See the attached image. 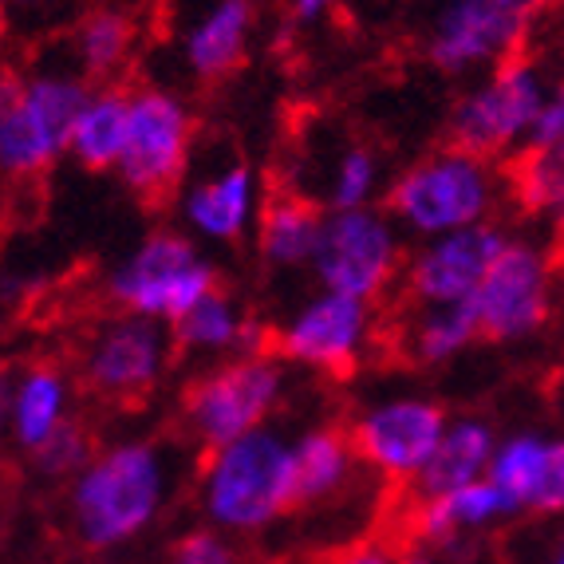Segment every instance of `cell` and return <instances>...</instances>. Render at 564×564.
I'll return each instance as SVG.
<instances>
[{
  "label": "cell",
  "instance_id": "obj_6",
  "mask_svg": "<svg viewBox=\"0 0 564 564\" xmlns=\"http://www.w3.org/2000/svg\"><path fill=\"white\" fill-rule=\"evenodd\" d=\"M545 99L549 95L533 64L521 56L506 59L489 72L486 84L458 99L451 115V147L486 162L509 151H525Z\"/></svg>",
  "mask_w": 564,
  "mask_h": 564
},
{
  "label": "cell",
  "instance_id": "obj_24",
  "mask_svg": "<svg viewBox=\"0 0 564 564\" xmlns=\"http://www.w3.org/2000/svg\"><path fill=\"white\" fill-rule=\"evenodd\" d=\"M127 122H131V95L119 87L91 91L79 107L67 154H76L87 170H119L122 147H127Z\"/></svg>",
  "mask_w": 564,
  "mask_h": 564
},
{
  "label": "cell",
  "instance_id": "obj_32",
  "mask_svg": "<svg viewBox=\"0 0 564 564\" xmlns=\"http://www.w3.org/2000/svg\"><path fill=\"white\" fill-rule=\"evenodd\" d=\"M166 564H241L226 536L217 533H194L178 541V549L170 553Z\"/></svg>",
  "mask_w": 564,
  "mask_h": 564
},
{
  "label": "cell",
  "instance_id": "obj_22",
  "mask_svg": "<svg viewBox=\"0 0 564 564\" xmlns=\"http://www.w3.org/2000/svg\"><path fill=\"white\" fill-rule=\"evenodd\" d=\"M261 339L264 332L217 289L174 324V344L202 356H261Z\"/></svg>",
  "mask_w": 564,
  "mask_h": 564
},
{
  "label": "cell",
  "instance_id": "obj_37",
  "mask_svg": "<svg viewBox=\"0 0 564 564\" xmlns=\"http://www.w3.org/2000/svg\"><path fill=\"white\" fill-rule=\"evenodd\" d=\"M4 4H12V9H29V4H40V0H4Z\"/></svg>",
  "mask_w": 564,
  "mask_h": 564
},
{
  "label": "cell",
  "instance_id": "obj_2",
  "mask_svg": "<svg viewBox=\"0 0 564 564\" xmlns=\"http://www.w3.org/2000/svg\"><path fill=\"white\" fill-rule=\"evenodd\" d=\"M202 506L206 518L226 533H257L273 525L296 506L292 443L261 426L241 434L237 443L209 451V462L202 466Z\"/></svg>",
  "mask_w": 564,
  "mask_h": 564
},
{
  "label": "cell",
  "instance_id": "obj_29",
  "mask_svg": "<svg viewBox=\"0 0 564 564\" xmlns=\"http://www.w3.org/2000/svg\"><path fill=\"white\" fill-rule=\"evenodd\" d=\"M513 189L529 214L549 217L564 234V166L536 151H521L518 166H513Z\"/></svg>",
  "mask_w": 564,
  "mask_h": 564
},
{
  "label": "cell",
  "instance_id": "obj_7",
  "mask_svg": "<svg viewBox=\"0 0 564 564\" xmlns=\"http://www.w3.org/2000/svg\"><path fill=\"white\" fill-rule=\"evenodd\" d=\"M284 395V376L273 359L237 356L214 367L186 395V426L202 446L237 443L241 434H253L269 423Z\"/></svg>",
  "mask_w": 564,
  "mask_h": 564
},
{
  "label": "cell",
  "instance_id": "obj_14",
  "mask_svg": "<svg viewBox=\"0 0 564 564\" xmlns=\"http://www.w3.org/2000/svg\"><path fill=\"white\" fill-rule=\"evenodd\" d=\"M506 241L509 237L489 221L443 237H426V245L411 257V269H406L411 296L423 308L474 301V292L486 281L489 264L498 261Z\"/></svg>",
  "mask_w": 564,
  "mask_h": 564
},
{
  "label": "cell",
  "instance_id": "obj_20",
  "mask_svg": "<svg viewBox=\"0 0 564 564\" xmlns=\"http://www.w3.org/2000/svg\"><path fill=\"white\" fill-rule=\"evenodd\" d=\"M494 451H498V434H494L489 423H481V419H454V423H446L438 451L431 454L426 470L414 478L419 498H438V494H451V489L486 478Z\"/></svg>",
  "mask_w": 564,
  "mask_h": 564
},
{
  "label": "cell",
  "instance_id": "obj_11",
  "mask_svg": "<svg viewBox=\"0 0 564 564\" xmlns=\"http://www.w3.org/2000/svg\"><path fill=\"white\" fill-rule=\"evenodd\" d=\"M446 411L431 399L395 395L364 406L351 426V446L359 458L391 481H414L446 434Z\"/></svg>",
  "mask_w": 564,
  "mask_h": 564
},
{
  "label": "cell",
  "instance_id": "obj_1",
  "mask_svg": "<svg viewBox=\"0 0 564 564\" xmlns=\"http://www.w3.org/2000/svg\"><path fill=\"white\" fill-rule=\"evenodd\" d=\"M174 489V458L159 443L99 451L67 489V518L91 553H107L154 525Z\"/></svg>",
  "mask_w": 564,
  "mask_h": 564
},
{
  "label": "cell",
  "instance_id": "obj_28",
  "mask_svg": "<svg viewBox=\"0 0 564 564\" xmlns=\"http://www.w3.org/2000/svg\"><path fill=\"white\" fill-rule=\"evenodd\" d=\"M383 166H379L376 151L367 147H344L332 154L328 178H324V198L332 209H364L367 202L376 198Z\"/></svg>",
  "mask_w": 564,
  "mask_h": 564
},
{
  "label": "cell",
  "instance_id": "obj_35",
  "mask_svg": "<svg viewBox=\"0 0 564 564\" xmlns=\"http://www.w3.org/2000/svg\"><path fill=\"white\" fill-rule=\"evenodd\" d=\"M9 399H12V379H9V371L0 367V434L9 431Z\"/></svg>",
  "mask_w": 564,
  "mask_h": 564
},
{
  "label": "cell",
  "instance_id": "obj_4",
  "mask_svg": "<svg viewBox=\"0 0 564 564\" xmlns=\"http://www.w3.org/2000/svg\"><path fill=\"white\" fill-rule=\"evenodd\" d=\"M494 202H498L494 166L458 147L414 162L387 194L391 217L419 237H443L454 229L481 226L494 214Z\"/></svg>",
  "mask_w": 564,
  "mask_h": 564
},
{
  "label": "cell",
  "instance_id": "obj_26",
  "mask_svg": "<svg viewBox=\"0 0 564 564\" xmlns=\"http://www.w3.org/2000/svg\"><path fill=\"white\" fill-rule=\"evenodd\" d=\"M134 47V20L122 9H95L72 32V59L79 76L107 79L122 72Z\"/></svg>",
  "mask_w": 564,
  "mask_h": 564
},
{
  "label": "cell",
  "instance_id": "obj_9",
  "mask_svg": "<svg viewBox=\"0 0 564 564\" xmlns=\"http://www.w3.org/2000/svg\"><path fill=\"white\" fill-rule=\"evenodd\" d=\"M549 0H446L426 36V56L443 72L506 64L525 44Z\"/></svg>",
  "mask_w": 564,
  "mask_h": 564
},
{
  "label": "cell",
  "instance_id": "obj_19",
  "mask_svg": "<svg viewBox=\"0 0 564 564\" xmlns=\"http://www.w3.org/2000/svg\"><path fill=\"white\" fill-rule=\"evenodd\" d=\"M72 423V387L56 367L36 364L12 379L9 434L24 454H36L56 431Z\"/></svg>",
  "mask_w": 564,
  "mask_h": 564
},
{
  "label": "cell",
  "instance_id": "obj_33",
  "mask_svg": "<svg viewBox=\"0 0 564 564\" xmlns=\"http://www.w3.org/2000/svg\"><path fill=\"white\" fill-rule=\"evenodd\" d=\"M332 564H399V556L383 545H359V549H348V553H339Z\"/></svg>",
  "mask_w": 564,
  "mask_h": 564
},
{
  "label": "cell",
  "instance_id": "obj_25",
  "mask_svg": "<svg viewBox=\"0 0 564 564\" xmlns=\"http://www.w3.org/2000/svg\"><path fill=\"white\" fill-rule=\"evenodd\" d=\"M324 214L296 194H281L261 209V253L276 269H301L312 264L316 241H321Z\"/></svg>",
  "mask_w": 564,
  "mask_h": 564
},
{
  "label": "cell",
  "instance_id": "obj_34",
  "mask_svg": "<svg viewBox=\"0 0 564 564\" xmlns=\"http://www.w3.org/2000/svg\"><path fill=\"white\" fill-rule=\"evenodd\" d=\"M336 4L339 0H292V17L304 20V24H316V20L328 17Z\"/></svg>",
  "mask_w": 564,
  "mask_h": 564
},
{
  "label": "cell",
  "instance_id": "obj_21",
  "mask_svg": "<svg viewBox=\"0 0 564 564\" xmlns=\"http://www.w3.org/2000/svg\"><path fill=\"white\" fill-rule=\"evenodd\" d=\"M518 509L501 494L494 478H478L470 486H458L438 498H419V513L414 525L426 541H454L462 533H478V529L498 525V521L513 518Z\"/></svg>",
  "mask_w": 564,
  "mask_h": 564
},
{
  "label": "cell",
  "instance_id": "obj_12",
  "mask_svg": "<svg viewBox=\"0 0 564 564\" xmlns=\"http://www.w3.org/2000/svg\"><path fill=\"white\" fill-rule=\"evenodd\" d=\"M549 308H553V276H549V257L529 241L509 237L498 261L489 264L486 281L474 292V312H478L481 336L513 344L545 328Z\"/></svg>",
  "mask_w": 564,
  "mask_h": 564
},
{
  "label": "cell",
  "instance_id": "obj_31",
  "mask_svg": "<svg viewBox=\"0 0 564 564\" xmlns=\"http://www.w3.org/2000/svg\"><path fill=\"white\" fill-rule=\"evenodd\" d=\"M525 151L545 154L556 166H564V79L549 91L545 107L536 115L533 134H529V142H525Z\"/></svg>",
  "mask_w": 564,
  "mask_h": 564
},
{
  "label": "cell",
  "instance_id": "obj_8",
  "mask_svg": "<svg viewBox=\"0 0 564 564\" xmlns=\"http://www.w3.org/2000/svg\"><path fill=\"white\" fill-rule=\"evenodd\" d=\"M399 261H403V249H399L395 221L387 214L371 206L324 214L312 273L328 292H344L371 304L395 281Z\"/></svg>",
  "mask_w": 564,
  "mask_h": 564
},
{
  "label": "cell",
  "instance_id": "obj_23",
  "mask_svg": "<svg viewBox=\"0 0 564 564\" xmlns=\"http://www.w3.org/2000/svg\"><path fill=\"white\" fill-rule=\"evenodd\" d=\"M356 446L348 434L316 426L292 443V481H296V506L336 498L339 489L356 478Z\"/></svg>",
  "mask_w": 564,
  "mask_h": 564
},
{
  "label": "cell",
  "instance_id": "obj_3",
  "mask_svg": "<svg viewBox=\"0 0 564 564\" xmlns=\"http://www.w3.org/2000/svg\"><path fill=\"white\" fill-rule=\"evenodd\" d=\"M87 95L91 87L72 67H44L32 76L0 72V174L32 178L67 154Z\"/></svg>",
  "mask_w": 564,
  "mask_h": 564
},
{
  "label": "cell",
  "instance_id": "obj_15",
  "mask_svg": "<svg viewBox=\"0 0 564 564\" xmlns=\"http://www.w3.org/2000/svg\"><path fill=\"white\" fill-rule=\"evenodd\" d=\"M367 339H371V308H367V301L324 289L321 296L301 304L296 316L284 324L281 351L304 367L348 371L364 356Z\"/></svg>",
  "mask_w": 564,
  "mask_h": 564
},
{
  "label": "cell",
  "instance_id": "obj_30",
  "mask_svg": "<svg viewBox=\"0 0 564 564\" xmlns=\"http://www.w3.org/2000/svg\"><path fill=\"white\" fill-rule=\"evenodd\" d=\"M91 458H95L91 443H87V431L79 423H67L64 431H56L36 454H32L36 470L47 474V478H76Z\"/></svg>",
  "mask_w": 564,
  "mask_h": 564
},
{
  "label": "cell",
  "instance_id": "obj_18",
  "mask_svg": "<svg viewBox=\"0 0 564 564\" xmlns=\"http://www.w3.org/2000/svg\"><path fill=\"white\" fill-rule=\"evenodd\" d=\"M249 32H253V0H209L182 40L186 67L198 79L229 76L245 59Z\"/></svg>",
  "mask_w": 564,
  "mask_h": 564
},
{
  "label": "cell",
  "instance_id": "obj_10",
  "mask_svg": "<svg viewBox=\"0 0 564 564\" xmlns=\"http://www.w3.org/2000/svg\"><path fill=\"white\" fill-rule=\"evenodd\" d=\"M194 147V119L178 95L142 87L131 95V122L122 147L119 174L142 198H166L186 174Z\"/></svg>",
  "mask_w": 564,
  "mask_h": 564
},
{
  "label": "cell",
  "instance_id": "obj_27",
  "mask_svg": "<svg viewBox=\"0 0 564 564\" xmlns=\"http://www.w3.org/2000/svg\"><path fill=\"white\" fill-rule=\"evenodd\" d=\"M478 336L481 324L478 312H474V301L431 304L411 328V356L419 364H446V359L462 356Z\"/></svg>",
  "mask_w": 564,
  "mask_h": 564
},
{
  "label": "cell",
  "instance_id": "obj_38",
  "mask_svg": "<svg viewBox=\"0 0 564 564\" xmlns=\"http://www.w3.org/2000/svg\"><path fill=\"white\" fill-rule=\"evenodd\" d=\"M553 564H564V545H561V553H556V561Z\"/></svg>",
  "mask_w": 564,
  "mask_h": 564
},
{
  "label": "cell",
  "instance_id": "obj_5",
  "mask_svg": "<svg viewBox=\"0 0 564 564\" xmlns=\"http://www.w3.org/2000/svg\"><path fill=\"white\" fill-rule=\"evenodd\" d=\"M214 289L217 276L209 261L178 234L147 237L107 281V292L122 312L159 321L166 328H174Z\"/></svg>",
  "mask_w": 564,
  "mask_h": 564
},
{
  "label": "cell",
  "instance_id": "obj_17",
  "mask_svg": "<svg viewBox=\"0 0 564 564\" xmlns=\"http://www.w3.org/2000/svg\"><path fill=\"white\" fill-rule=\"evenodd\" d=\"M182 217L206 241H234L257 217V178L249 166H221L189 186Z\"/></svg>",
  "mask_w": 564,
  "mask_h": 564
},
{
  "label": "cell",
  "instance_id": "obj_36",
  "mask_svg": "<svg viewBox=\"0 0 564 564\" xmlns=\"http://www.w3.org/2000/svg\"><path fill=\"white\" fill-rule=\"evenodd\" d=\"M399 564H434V561L426 553H403L399 556Z\"/></svg>",
  "mask_w": 564,
  "mask_h": 564
},
{
  "label": "cell",
  "instance_id": "obj_16",
  "mask_svg": "<svg viewBox=\"0 0 564 564\" xmlns=\"http://www.w3.org/2000/svg\"><path fill=\"white\" fill-rule=\"evenodd\" d=\"M486 478L498 481L518 513H564V438H498Z\"/></svg>",
  "mask_w": 564,
  "mask_h": 564
},
{
  "label": "cell",
  "instance_id": "obj_13",
  "mask_svg": "<svg viewBox=\"0 0 564 564\" xmlns=\"http://www.w3.org/2000/svg\"><path fill=\"white\" fill-rule=\"evenodd\" d=\"M170 332L166 324L122 312L91 332L84 348V379L95 395L111 403L142 399L166 371L170 359Z\"/></svg>",
  "mask_w": 564,
  "mask_h": 564
}]
</instances>
